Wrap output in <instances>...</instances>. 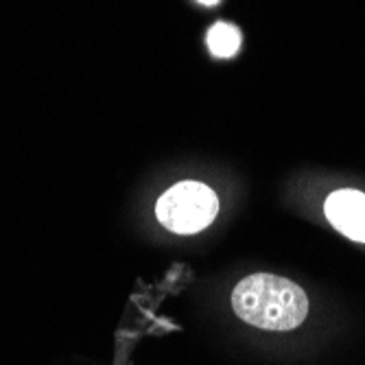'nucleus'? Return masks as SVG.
<instances>
[{
  "label": "nucleus",
  "mask_w": 365,
  "mask_h": 365,
  "mask_svg": "<svg viewBox=\"0 0 365 365\" xmlns=\"http://www.w3.org/2000/svg\"><path fill=\"white\" fill-rule=\"evenodd\" d=\"M199 5H208V7H212V5H217V3H221V0H197Z\"/></svg>",
  "instance_id": "obj_5"
},
{
  "label": "nucleus",
  "mask_w": 365,
  "mask_h": 365,
  "mask_svg": "<svg viewBox=\"0 0 365 365\" xmlns=\"http://www.w3.org/2000/svg\"><path fill=\"white\" fill-rule=\"evenodd\" d=\"M208 51L219 59L235 57L241 48V31L230 22H217L208 31Z\"/></svg>",
  "instance_id": "obj_4"
},
{
  "label": "nucleus",
  "mask_w": 365,
  "mask_h": 365,
  "mask_svg": "<svg viewBox=\"0 0 365 365\" xmlns=\"http://www.w3.org/2000/svg\"><path fill=\"white\" fill-rule=\"evenodd\" d=\"M219 212L215 190L202 182H180L158 199L160 223L175 235H197L206 230Z\"/></svg>",
  "instance_id": "obj_2"
},
{
  "label": "nucleus",
  "mask_w": 365,
  "mask_h": 365,
  "mask_svg": "<svg viewBox=\"0 0 365 365\" xmlns=\"http://www.w3.org/2000/svg\"><path fill=\"white\" fill-rule=\"evenodd\" d=\"M232 309L250 326L293 330L309 315V297L300 284L276 274H252L232 291Z\"/></svg>",
  "instance_id": "obj_1"
},
{
  "label": "nucleus",
  "mask_w": 365,
  "mask_h": 365,
  "mask_svg": "<svg viewBox=\"0 0 365 365\" xmlns=\"http://www.w3.org/2000/svg\"><path fill=\"white\" fill-rule=\"evenodd\" d=\"M326 219L344 237L365 243V195L354 188H341L328 195L324 204Z\"/></svg>",
  "instance_id": "obj_3"
}]
</instances>
